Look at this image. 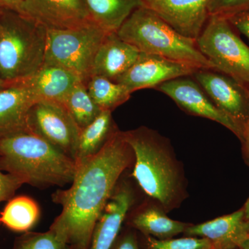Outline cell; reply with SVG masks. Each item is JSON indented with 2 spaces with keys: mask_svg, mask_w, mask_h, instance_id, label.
<instances>
[{
  "mask_svg": "<svg viewBox=\"0 0 249 249\" xmlns=\"http://www.w3.org/2000/svg\"><path fill=\"white\" fill-rule=\"evenodd\" d=\"M111 249H141L137 236L132 231L119 234Z\"/></svg>",
  "mask_w": 249,
  "mask_h": 249,
  "instance_id": "obj_28",
  "label": "cell"
},
{
  "mask_svg": "<svg viewBox=\"0 0 249 249\" xmlns=\"http://www.w3.org/2000/svg\"><path fill=\"white\" fill-rule=\"evenodd\" d=\"M209 11L210 16L229 18L249 11V0H211Z\"/></svg>",
  "mask_w": 249,
  "mask_h": 249,
  "instance_id": "obj_26",
  "label": "cell"
},
{
  "mask_svg": "<svg viewBox=\"0 0 249 249\" xmlns=\"http://www.w3.org/2000/svg\"><path fill=\"white\" fill-rule=\"evenodd\" d=\"M199 69L160 55L140 53L134 65L116 83L124 85L131 93L154 88L181 76H192Z\"/></svg>",
  "mask_w": 249,
  "mask_h": 249,
  "instance_id": "obj_11",
  "label": "cell"
},
{
  "mask_svg": "<svg viewBox=\"0 0 249 249\" xmlns=\"http://www.w3.org/2000/svg\"><path fill=\"white\" fill-rule=\"evenodd\" d=\"M228 19L237 31L243 34L249 40V11L236 14Z\"/></svg>",
  "mask_w": 249,
  "mask_h": 249,
  "instance_id": "obj_29",
  "label": "cell"
},
{
  "mask_svg": "<svg viewBox=\"0 0 249 249\" xmlns=\"http://www.w3.org/2000/svg\"><path fill=\"white\" fill-rule=\"evenodd\" d=\"M24 183L19 177L11 173L4 174L0 170V203L12 199Z\"/></svg>",
  "mask_w": 249,
  "mask_h": 249,
  "instance_id": "obj_27",
  "label": "cell"
},
{
  "mask_svg": "<svg viewBox=\"0 0 249 249\" xmlns=\"http://www.w3.org/2000/svg\"><path fill=\"white\" fill-rule=\"evenodd\" d=\"M124 134L133 151L132 175L139 186L165 210L175 208L182 196V178L166 139L145 127Z\"/></svg>",
  "mask_w": 249,
  "mask_h": 249,
  "instance_id": "obj_3",
  "label": "cell"
},
{
  "mask_svg": "<svg viewBox=\"0 0 249 249\" xmlns=\"http://www.w3.org/2000/svg\"><path fill=\"white\" fill-rule=\"evenodd\" d=\"M47 28L14 11L0 14V78L6 85L25 79L44 65Z\"/></svg>",
  "mask_w": 249,
  "mask_h": 249,
  "instance_id": "obj_4",
  "label": "cell"
},
{
  "mask_svg": "<svg viewBox=\"0 0 249 249\" xmlns=\"http://www.w3.org/2000/svg\"><path fill=\"white\" fill-rule=\"evenodd\" d=\"M37 99L21 80L0 90V138L27 130L28 114Z\"/></svg>",
  "mask_w": 249,
  "mask_h": 249,
  "instance_id": "obj_15",
  "label": "cell"
},
{
  "mask_svg": "<svg viewBox=\"0 0 249 249\" xmlns=\"http://www.w3.org/2000/svg\"><path fill=\"white\" fill-rule=\"evenodd\" d=\"M19 14L47 29H76L94 24L85 0H24Z\"/></svg>",
  "mask_w": 249,
  "mask_h": 249,
  "instance_id": "obj_13",
  "label": "cell"
},
{
  "mask_svg": "<svg viewBox=\"0 0 249 249\" xmlns=\"http://www.w3.org/2000/svg\"><path fill=\"white\" fill-rule=\"evenodd\" d=\"M132 155L124 132L116 129L96 155L76 163L71 186L54 193L53 200L62 211L50 229L63 236L71 249H89L98 218Z\"/></svg>",
  "mask_w": 249,
  "mask_h": 249,
  "instance_id": "obj_1",
  "label": "cell"
},
{
  "mask_svg": "<svg viewBox=\"0 0 249 249\" xmlns=\"http://www.w3.org/2000/svg\"><path fill=\"white\" fill-rule=\"evenodd\" d=\"M116 129L111 111H103L91 124L80 130L74 157L76 163L96 155Z\"/></svg>",
  "mask_w": 249,
  "mask_h": 249,
  "instance_id": "obj_20",
  "label": "cell"
},
{
  "mask_svg": "<svg viewBox=\"0 0 249 249\" xmlns=\"http://www.w3.org/2000/svg\"><path fill=\"white\" fill-rule=\"evenodd\" d=\"M196 42L214 70L231 77L249 89V47L228 18L210 16Z\"/></svg>",
  "mask_w": 249,
  "mask_h": 249,
  "instance_id": "obj_7",
  "label": "cell"
},
{
  "mask_svg": "<svg viewBox=\"0 0 249 249\" xmlns=\"http://www.w3.org/2000/svg\"><path fill=\"white\" fill-rule=\"evenodd\" d=\"M240 249H249V237H247L245 241H243L242 244H241Z\"/></svg>",
  "mask_w": 249,
  "mask_h": 249,
  "instance_id": "obj_33",
  "label": "cell"
},
{
  "mask_svg": "<svg viewBox=\"0 0 249 249\" xmlns=\"http://www.w3.org/2000/svg\"><path fill=\"white\" fill-rule=\"evenodd\" d=\"M247 230H248V235L249 237V219L248 220H247Z\"/></svg>",
  "mask_w": 249,
  "mask_h": 249,
  "instance_id": "obj_35",
  "label": "cell"
},
{
  "mask_svg": "<svg viewBox=\"0 0 249 249\" xmlns=\"http://www.w3.org/2000/svg\"><path fill=\"white\" fill-rule=\"evenodd\" d=\"M139 53L138 49L122 40L116 32L109 33L95 56L91 76L105 77L116 82L134 65Z\"/></svg>",
  "mask_w": 249,
  "mask_h": 249,
  "instance_id": "obj_16",
  "label": "cell"
},
{
  "mask_svg": "<svg viewBox=\"0 0 249 249\" xmlns=\"http://www.w3.org/2000/svg\"><path fill=\"white\" fill-rule=\"evenodd\" d=\"M145 249H214L212 243L204 237H192L159 240L145 236Z\"/></svg>",
  "mask_w": 249,
  "mask_h": 249,
  "instance_id": "obj_25",
  "label": "cell"
},
{
  "mask_svg": "<svg viewBox=\"0 0 249 249\" xmlns=\"http://www.w3.org/2000/svg\"><path fill=\"white\" fill-rule=\"evenodd\" d=\"M40 217L36 201L26 196L10 199L0 215V224L16 232H29Z\"/></svg>",
  "mask_w": 249,
  "mask_h": 249,
  "instance_id": "obj_21",
  "label": "cell"
},
{
  "mask_svg": "<svg viewBox=\"0 0 249 249\" xmlns=\"http://www.w3.org/2000/svg\"><path fill=\"white\" fill-rule=\"evenodd\" d=\"M244 146H245L246 153L248 155L249 159V114L248 120L247 121V124H245V130H244V137L243 141Z\"/></svg>",
  "mask_w": 249,
  "mask_h": 249,
  "instance_id": "obj_31",
  "label": "cell"
},
{
  "mask_svg": "<svg viewBox=\"0 0 249 249\" xmlns=\"http://www.w3.org/2000/svg\"><path fill=\"white\" fill-rule=\"evenodd\" d=\"M0 170L31 186L44 188L71 183L75 160L29 129L0 138Z\"/></svg>",
  "mask_w": 249,
  "mask_h": 249,
  "instance_id": "obj_2",
  "label": "cell"
},
{
  "mask_svg": "<svg viewBox=\"0 0 249 249\" xmlns=\"http://www.w3.org/2000/svg\"><path fill=\"white\" fill-rule=\"evenodd\" d=\"M4 9H1V7H0V14H1V13H2V12H3V11H4Z\"/></svg>",
  "mask_w": 249,
  "mask_h": 249,
  "instance_id": "obj_36",
  "label": "cell"
},
{
  "mask_svg": "<svg viewBox=\"0 0 249 249\" xmlns=\"http://www.w3.org/2000/svg\"><path fill=\"white\" fill-rule=\"evenodd\" d=\"M85 85L90 96L102 111H112L128 101L132 94L124 85L105 77L91 76Z\"/></svg>",
  "mask_w": 249,
  "mask_h": 249,
  "instance_id": "obj_22",
  "label": "cell"
},
{
  "mask_svg": "<svg viewBox=\"0 0 249 249\" xmlns=\"http://www.w3.org/2000/svg\"><path fill=\"white\" fill-rule=\"evenodd\" d=\"M108 34L95 24L76 29H47L44 63L69 70L85 83L91 76L98 49Z\"/></svg>",
  "mask_w": 249,
  "mask_h": 249,
  "instance_id": "obj_6",
  "label": "cell"
},
{
  "mask_svg": "<svg viewBox=\"0 0 249 249\" xmlns=\"http://www.w3.org/2000/svg\"><path fill=\"white\" fill-rule=\"evenodd\" d=\"M211 0H140L141 6L150 9L177 32L196 40L210 17Z\"/></svg>",
  "mask_w": 249,
  "mask_h": 249,
  "instance_id": "obj_12",
  "label": "cell"
},
{
  "mask_svg": "<svg viewBox=\"0 0 249 249\" xmlns=\"http://www.w3.org/2000/svg\"><path fill=\"white\" fill-rule=\"evenodd\" d=\"M24 1V0H0V7L19 14Z\"/></svg>",
  "mask_w": 249,
  "mask_h": 249,
  "instance_id": "obj_30",
  "label": "cell"
},
{
  "mask_svg": "<svg viewBox=\"0 0 249 249\" xmlns=\"http://www.w3.org/2000/svg\"><path fill=\"white\" fill-rule=\"evenodd\" d=\"M184 233L207 239L214 249H239L249 237L243 209L202 224L190 225Z\"/></svg>",
  "mask_w": 249,
  "mask_h": 249,
  "instance_id": "obj_14",
  "label": "cell"
},
{
  "mask_svg": "<svg viewBox=\"0 0 249 249\" xmlns=\"http://www.w3.org/2000/svg\"><path fill=\"white\" fill-rule=\"evenodd\" d=\"M131 227L145 236L159 240H167L184 232L191 224L173 220L163 211L155 207L148 208L134 216L129 222Z\"/></svg>",
  "mask_w": 249,
  "mask_h": 249,
  "instance_id": "obj_19",
  "label": "cell"
},
{
  "mask_svg": "<svg viewBox=\"0 0 249 249\" xmlns=\"http://www.w3.org/2000/svg\"><path fill=\"white\" fill-rule=\"evenodd\" d=\"M155 89L169 96L183 110L192 115L215 121L231 131L241 142L243 141V127L218 108L192 76L165 82Z\"/></svg>",
  "mask_w": 249,
  "mask_h": 249,
  "instance_id": "obj_9",
  "label": "cell"
},
{
  "mask_svg": "<svg viewBox=\"0 0 249 249\" xmlns=\"http://www.w3.org/2000/svg\"><path fill=\"white\" fill-rule=\"evenodd\" d=\"M28 128L74 160L80 129L63 104L40 101L28 114Z\"/></svg>",
  "mask_w": 249,
  "mask_h": 249,
  "instance_id": "obj_8",
  "label": "cell"
},
{
  "mask_svg": "<svg viewBox=\"0 0 249 249\" xmlns=\"http://www.w3.org/2000/svg\"><path fill=\"white\" fill-rule=\"evenodd\" d=\"M192 77L218 108L243 127L249 114V89L214 70L199 69Z\"/></svg>",
  "mask_w": 249,
  "mask_h": 249,
  "instance_id": "obj_10",
  "label": "cell"
},
{
  "mask_svg": "<svg viewBox=\"0 0 249 249\" xmlns=\"http://www.w3.org/2000/svg\"><path fill=\"white\" fill-rule=\"evenodd\" d=\"M242 209H243L244 213H245L246 220H248L249 219V198Z\"/></svg>",
  "mask_w": 249,
  "mask_h": 249,
  "instance_id": "obj_32",
  "label": "cell"
},
{
  "mask_svg": "<svg viewBox=\"0 0 249 249\" xmlns=\"http://www.w3.org/2000/svg\"><path fill=\"white\" fill-rule=\"evenodd\" d=\"M91 20L107 33L119 30L140 0H85Z\"/></svg>",
  "mask_w": 249,
  "mask_h": 249,
  "instance_id": "obj_18",
  "label": "cell"
},
{
  "mask_svg": "<svg viewBox=\"0 0 249 249\" xmlns=\"http://www.w3.org/2000/svg\"><path fill=\"white\" fill-rule=\"evenodd\" d=\"M62 104L80 129L91 124L103 111L90 96L83 80L74 85Z\"/></svg>",
  "mask_w": 249,
  "mask_h": 249,
  "instance_id": "obj_23",
  "label": "cell"
},
{
  "mask_svg": "<svg viewBox=\"0 0 249 249\" xmlns=\"http://www.w3.org/2000/svg\"></svg>",
  "mask_w": 249,
  "mask_h": 249,
  "instance_id": "obj_37",
  "label": "cell"
},
{
  "mask_svg": "<svg viewBox=\"0 0 249 249\" xmlns=\"http://www.w3.org/2000/svg\"><path fill=\"white\" fill-rule=\"evenodd\" d=\"M6 87V83H5L4 80H1V78H0V90L4 89Z\"/></svg>",
  "mask_w": 249,
  "mask_h": 249,
  "instance_id": "obj_34",
  "label": "cell"
},
{
  "mask_svg": "<svg viewBox=\"0 0 249 249\" xmlns=\"http://www.w3.org/2000/svg\"><path fill=\"white\" fill-rule=\"evenodd\" d=\"M13 249H71L63 236L49 229L45 232H26L15 240Z\"/></svg>",
  "mask_w": 249,
  "mask_h": 249,
  "instance_id": "obj_24",
  "label": "cell"
},
{
  "mask_svg": "<svg viewBox=\"0 0 249 249\" xmlns=\"http://www.w3.org/2000/svg\"><path fill=\"white\" fill-rule=\"evenodd\" d=\"M116 34L140 53L160 55L197 69L214 70L196 40L178 34L146 8L140 6L134 10Z\"/></svg>",
  "mask_w": 249,
  "mask_h": 249,
  "instance_id": "obj_5",
  "label": "cell"
},
{
  "mask_svg": "<svg viewBox=\"0 0 249 249\" xmlns=\"http://www.w3.org/2000/svg\"><path fill=\"white\" fill-rule=\"evenodd\" d=\"M79 80H82L69 70L44 63L35 73L21 81L37 101H53L62 104Z\"/></svg>",
  "mask_w": 249,
  "mask_h": 249,
  "instance_id": "obj_17",
  "label": "cell"
}]
</instances>
